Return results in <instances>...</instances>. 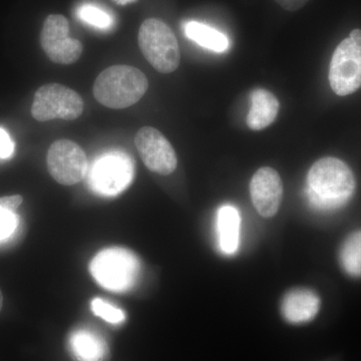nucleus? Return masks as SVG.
I'll list each match as a JSON object with an SVG mask.
<instances>
[{"label": "nucleus", "instance_id": "aec40b11", "mask_svg": "<svg viewBox=\"0 0 361 361\" xmlns=\"http://www.w3.org/2000/svg\"><path fill=\"white\" fill-rule=\"evenodd\" d=\"M18 224L16 211L0 206V241L11 237L16 231Z\"/></svg>", "mask_w": 361, "mask_h": 361}, {"label": "nucleus", "instance_id": "f257e3e1", "mask_svg": "<svg viewBox=\"0 0 361 361\" xmlns=\"http://www.w3.org/2000/svg\"><path fill=\"white\" fill-rule=\"evenodd\" d=\"M355 191L350 168L339 159L325 157L313 164L307 175V196L311 206L334 211L346 205Z\"/></svg>", "mask_w": 361, "mask_h": 361}, {"label": "nucleus", "instance_id": "9b49d317", "mask_svg": "<svg viewBox=\"0 0 361 361\" xmlns=\"http://www.w3.org/2000/svg\"><path fill=\"white\" fill-rule=\"evenodd\" d=\"M252 203L262 217L276 215L281 205L283 185L274 169L263 167L252 177L250 182Z\"/></svg>", "mask_w": 361, "mask_h": 361}, {"label": "nucleus", "instance_id": "4468645a", "mask_svg": "<svg viewBox=\"0 0 361 361\" xmlns=\"http://www.w3.org/2000/svg\"><path fill=\"white\" fill-rule=\"evenodd\" d=\"M71 353L78 361H102L109 353L108 344L97 332L78 329L70 337Z\"/></svg>", "mask_w": 361, "mask_h": 361}, {"label": "nucleus", "instance_id": "39448f33", "mask_svg": "<svg viewBox=\"0 0 361 361\" xmlns=\"http://www.w3.org/2000/svg\"><path fill=\"white\" fill-rule=\"evenodd\" d=\"M329 84L337 96L353 94L361 87V30H353L332 56Z\"/></svg>", "mask_w": 361, "mask_h": 361}, {"label": "nucleus", "instance_id": "a211bd4d", "mask_svg": "<svg viewBox=\"0 0 361 361\" xmlns=\"http://www.w3.org/2000/svg\"><path fill=\"white\" fill-rule=\"evenodd\" d=\"M78 16L80 20L99 30H109L114 23L111 14L92 4L80 6L78 11Z\"/></svg>", "mask_w": 361, "mask_h": 361}, {"label": "nucleus", "instance_id": "f03ea898", "mask_svg": "<svg viewBox=\"0 0 361 361\" xmlns=\"http://www.w3.org/2000/svg\"><path fill=\"white\" fill-rule=\"evenodd\" d=\"M148 89V78L139 68L118 65L99 73L94 84V96L106 108L122 110L137 104Z\"/></svg>", "mask_w": 361, "mask_h": 361}, {"label": "nucleus", "instance_id": "1a4fd4ad", "mask_svg": "<svg viewBox=\"0 0 361 361\" xmlns=\"http://www.w3.org/2000/svg\"><path fill=\"white\" fill-rule=\"evenodd\" d=\"M133 176L134 165L129 157L122 153H110L94 164L90 183L97 193L115 196L129 186Z\"/></svg>", "mask_w": 361, "mask_h": 361}, {"label": "nucleus", "instance_id": "20e7f679", "mask_svg": "<svg viewBox=\"0 0 361 361\" xmlns=\"http://www.w3.org/2000/svg\"><path fill=\"white\" fill-rule=\"evenodd\" d=\"M90 268L101 286L120 292L128 290L135 284L140 264L134 254L127 249L109 248L97 254Z\"/></svg>", "mask_w": 361, "mask_h": 361}, {"label": "nucleus", "instance_id": "5701e85b", "mask_svg": "<svg viewBox=\"0 0 361 361\" xmlns=\"http://www.w3.org/2000/svg\"><path fill=\"white\" fill-rule=\"evenodd\" d=\"M279 6L289 11H296L305 6L310 0H275Z\"/></svg>", "mask_w": 361, "mask_h": 361}, {"label": "nucleus", "instance_id": "6ab92c4d", "mask_svg": "<svg viewBox=\"0 0 361 361\" xmlns=\"http://www.w3.org/2000/svg\"><path fill=\"white\" fill-rule=\"evenodd\" d=\"M92 310L94 315L103 318L106 322L118 324L126 319L123 312L118 308L114 307L111 304L102 299H94L92 302Z\"/></svg>", "mask_w": 361, "mask_h": 361}, {"label": "nucleus", "instance_id": "423d86ee", "mask_svg": "<svg viewBox=\"0 0 361 361\" xmlns=\"http://www.w3.org/2000/svg\"><path fill=\"white\" fill-rule=\"evenodd\" d=\"M82 97L75 90L59 84L42 85L35 92L32 115L39 122L77 120L84 111Z\"/></svg>", "mask_w": 361, "mask_h": 361}, {"label": "nucleus", "instance_id": "393cba45", "mask_svg": "<svg viewBox=\"0 0 361 361\" xmlns=\"http://www.w3.org/2000/svg\"><path fill=\"white\" fill-rule=\"evenodd\" d=\"M2 304H4V295H2V292L0 290V310H1Z\"/></svg>", "mask_w": 361, "mask_h": 361}, {"label": "nucleus", "instance_id": "9d476101", "mask_svg": "<svg viewBox=\"0 0 361 361\" xmlns=\"http://www.w3.org/2000/svg\"><path fill=\"white\" fill-rule=\"evenodd\" d=\"M135 144L146 167L163 176L172 174L178 165L177 155L171 142L160 130L144 127L137 133Z\"/></svg>", "mask_w": 361, "mask_h": 361}, {"label": "nucleus", "instance_id": "6e6552de", "mask_svg": "<svg viewBox=\"0 0 361 361\" xmlns=\"http://www.w3.org/2000/svg\"><path fill=\"white\" fill-rule=\"evenodd\" d=\"M70 23L61 14L47 16L40 33V44L47 58L59 65L75 63L82 54L80 40L71 39Z\"/></svg>", "mask_w": 361, "mask_h": 361}, {"label": "nucleus", "instance_id": "7ed1b4c3", "mask_svg": "<svg viewBox=\"0 0 361 361\" xmlns=\"http://www.w3.org/2000/svg\"><path fill=\"white\" fill-rule=\"evenodd\" d=\"M137 42L142 56L156 71L171 73L179 68L180 52L178 40L174 32L163 20H145L140 27Z\"/></svg>", "mask_w": 361, "mask_h": 361}, {"label": "nucleus", "instance_id": "f8f14e48", "mask_svg": "<svg viewBox=\"0 0 361 361\" xmlns=\"http://www.w3.org/2000/svg\"><path fill=\"white\" fill-rule=\"evenodd\" d=\"M320 298L308 288H294L281 301V314L291 324H303L314 319L320 310Z\"/></svg>", "mask_w": 361, "mask_h": 361}, {"label": "nucleus", "instance_id": "0eeeda50", "mask_svg": "<svg viewBox=\"0 0 361 361\" xmlns=\"http://www.w3.org/2000/svg\"><path fill=\"white\" fill-rule=\"evenodd\" d=\"M49 174L63 186L78 184L87 173V157L84 149L70 140H59L49 147L47 156Z\"/></svg>", "mask_w": 361, "mask_h": 361}, {"label": "nucleus", "instance_id": "b1692460", "mask_svg": "<svg viewBox=\"0 0 361 361\" xmlns=\"http://www.w3.org/2000/svg\"><path fill=\"white\" fill-rule=\"evenodd\" d=\"M116 4L120 6H127V4H133V2L137 1V0H114Z\"/></svg>", "mask_w": 361, "mask_h": 361}, {"label": "nucleus", "instance_id": "dca6fc26", "mask_svg": "<svg viewBox=\"0 0 361 361\" xmlns=\"http://www.w3.org/2000/svg\"><path fill=\"white\" fill-rule=\"evenodd\" d=\"M185 35L204 49L216 52H224L229 47V40L224 33L205 23L189 21L184 26Z\"/></svg>", "mask_w": 361, "mask_h": 361}, {"label": "nucleus", "instance_id": "2eb2a0df", "mask_svg": "<svg viewBox=\"0 0 361 361\" xmlns=\"http://www.w3.org/2000/svg\"><path fill=\"white\" fill-rule=\"evenodd\" d=\"M218 231L222 250L227 254H233L238 248L240 216L235 207L226 205L221 207L218 212Z\"/></svg>", "mask_w": 361, "mask_h": 361}, {"label": "nucleus", "instance_id": "412c9836", "mask_svg": "<svg viewBox=\"0 0 361 361\" xmlns=\"http://www.w3.org/2000/svg\"><path fill=\"white\" fill-rule=\"evenodd\" d=\"M14 152V142L6 130L0 128V159L11 158Z\"/></svg>", "mask_w": 361, "mask_h": 361}, {"label": "nucleus", "instance_id": "4be33fe9", "mask_svg": "<svg viewBox=\"0 0 361 361\" xmlns=\"http://www.w3.org/2000/svg\"><path fill=\"white\" fill-rule=\"evenodd\" d=\"M23 196H20V195H13V196H6L0 198V206L16 211L23 204Z\"/></svg>", "mask_w": 361, "mask_h": 361}, {"label": "nucleus", "instance_id": "ddd939ff", "mask_svg": "<svg viewBox=\"0 0 361 361\" xmlns=\"http://www.w3.org/2000/svg\"><path fill=\"white\" fill-rule=\"evenodd\" d=\"M251 108L247 115V126L252 130H264L276 120L280 104L277 97L264 89L251 92Z\"/></svg>", "mask_w": 361, "mask_h": 361}, {"label": "nucleus", "instance_id": "f3484780", "mask_svg": "<svg viewBox=\"0 0 361 361\" xmlns=\"http://www.w3.org/2000/svg\"><path fill=\"white\" fill-rule=\"evenodd\" d=\"M342 269L351 277H361V230L344 240L338 254Z\"/></svg>", "mask_w": 361, "mask_h": 361}]
</instances>
